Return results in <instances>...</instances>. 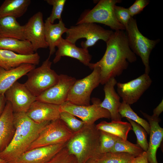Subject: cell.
<instances>
[{"label": "cell", "mask_w": 163, "mask_h": 163, "mask_svg": "<svg viewBox=\"0 0 163 163\" xmlns=\"http://www.w3.org/2000/svg\"><path fill=\"white\" fill-rule=\"evenodd\" d=\"M15 130L8 146L0 153V158L6 163H14L27 151L40 133L50 121L37 123L25 113H14Z\"/></svg>", "instance_id": "obj_2"}, {"label": "cell", "mask_w": 163, "mask_h": 163, "mask_svg": "<svg viewBox=\"0 0 163 163\" xmlns=\"http://www.w3.org/2000/svg\"><path fill=\"white\" fill-rule=\"evenodd\" d=\"M113 32L112 30L106 29L96 23H84L68 28L65 39L75 44L78 40L85 38L86 40L82 41L81 45L82 47L88 49L100 40L106 43Z\"/></svg>", "instance_id": "obj_5"}, {"label": "cell", "mask_w": 163, "mask_h": 163, "mask_svg": "<svg viewBox=\"0 0 163 163\" xmlns=\"http://www.w3.org/2000/svg\"><path fill=\"white\" fill-rule=\"evenodd\" d=\"M114 10V14L117 20L125 27L132 17L128 8L116 5Z\"/></svg>", "instance_id": "obj_36"}, {"label": "cell", "mask_w": 163, "mask_h": 163, "mask_svg": "<svg viewBox=\"0 0 163 163\" xmlns=\"http://www.w3.org/2000/svg\"><path fill=\"white\" fill-rule=\"evenodd\" d=\"M30 0H5L0 6V18L12 16L17 18L27 11L30 4Z\"/></svg>", "instance_id": "obj_26"}, {"label": "cell", "mask_w": 163, "mask_h": 163, "mask_svg": "<svg viewBox=\"0 0 163 163\" xmlns=\"http://www.w3.org/2000/svg\"><path fill=\"white\" fill-rule=\"evenodd\" d=\"M85 163H96L94 160V159L92 158L89 159Z\"/></svg>", "instance_id": "obj_41"}, {"label": "cell", "mask_w": 163, "mask_h": 163, "mask_svg": "<svg viewBox=\"0 0 163 163\" xmlns=\"http://www.w3.org/2000/svg\"><path fill=\"white\" fill-rule=\"evenodd\" d=\"M100 131L95 124H85L80 129L74 133L66 147L78 163H85L100 154Z\"/></svg>", "instance_id": "obj_3"}, {"label": "cell", "mask_w": 163, "mask_h": 163, "mask_svg": "<svg viewBox=\"0 0 163 163\" xmlns=\"http://www.w3.org/2000/svg\"><path fill=\"white\" fill-rule=\"evenodd\" d=\"M7 101L4 94L0 93V117L4 111Z\"/></svg>", "instance_id": "obj_39"}, {"label": "cell", "mask_w": 163, "mask_h": 163, "mask_svg": "<svg viewBox=\"0 0 163 163\" xmlns=\"http://www.w3.org/2000/svg\"><path fill=\"white\" fill-rule=\"evenodd\" d=\"M132 126V129L137 138V144L143 150L146 152L149 145L147 140V133L145 129L140 125L135 122L126 118Z\"/></svg>", "instance_id": "obj_32"}, {"label": "cell", "mask_w": 163, "mask_h": 163, "mask_svg": "<svg viewBox=\"0 0 163 163\" xmlns=\"http://www.w3.org/2000/svg\"><path fill=\"white\" fill-rule=\"evenodd\" d=\"M131 161H130V162L129 163H131Z\"/></svg>", "instance_id": "obj_43"}, {"label": "cell", "mask_w": 163, "mask_h": 163, "mask_svg": "<svg viewBox=\"0 0 163 163\" xmlns=\"http://www.w3.org/2000/svg\"><path fill=\"white\" fill-rule=\"evenodd\" d=\"M149 0H136L128 8L131 16L133 17L134 15L139 13L149 3Z\"/></svg>", "instance_id": "obj_37"}, {"label": "cell", "mask_w": 163, "mask_h": 163, "mask_svg": "<svg viewBox=\"0 0 163 163\" xmlns=\"http://www.w3.org/2000/svg\"><path fill=\"white\" fill-rule=\"evenodd\" d=\"M96 126L99 130L108 133L124 140H127L129 132L132 129L130 123L121 120L111 121L110 122L103 121Z\"/></svg>", "instance_id": "obj_27"}, {"label": "cell", "mask_w": 163, "mask_h": 163, "mask_svg": "<svg viewBox=\"0 0 163 163\" xmlns=\"http://www.w3.org/2000/svg\"><path fill=\"white\" fill-rule=\"evenodd\" d=\"M39 54L35 52L29 55H22L9 50L0 49V67L6 70L15 68L24 64L38 65Z\"/></svg>", "instance_id": "obj_21"}, {"label": "cell", "mask_w": 163, "mask_h": 163, "mask_svg": "<svg viewBox=\"0 0 163 163\" xmlns=\"http://www.w3.org/2000/svg\"><path fill=\"white\" fill-rule=\"evenodd\" d=\"M92 104L87 106H80L72 104L68 101L59 106L60 112L69 113L81 119L86 125H92L98 119H110L109 112L100 106L101 100L97 98L91 99Z\"/></svg>", "instance_id": "obj_10"}, {"label": "cell", "mask_w": 163, "mask_h": 163, "mask_svg": "<svg viewBox=\"0 0 163 163\" xmlns=\"http://www.w3.org/2000/svg\"><path fill=\"white\" fill-rule=\"evenodd\" d=\"M56 47L58 50L56 52L53 60L54 63L58 62L61 58L64 56L73 58L79 60L83 64L88 66L92 59V56L88 49L76 46L75 44L71 43L62 38Z\"/></svg>", "instance_id": "obj_17"}, {"label": "cell", "mask_w": 163, "mask_h": 163, "mask_svg": "<svg viewBox=\"0 0 163 163\" xmlns=\"http://www.w3.org/2000/svg\"><path fill=\"white\" fill-rule=\"evenodd\" d=\"M163 111V102L162 100L158 105L154 109L152 115L159 117V116Z\"/></svg>", "instance_id": "obj_40"}, {"label": "cell", "mask_w": 163, "mask_h": 163, "mask_svg": "<svg viewBox=\"0 0 163 163\" xmlns=\"http://www.w3.org/2000/svg\"><path fill=\"white\" fill-rule=\"evenodd\" d=\"M74 133L60 118L53 120L42 130L27 151L39 147L67 143Z\"/></svg>", "instance_id": "obj_8"}, {"label": "cell", "mask_w": 163, "mask_h": 163, "mask_svg": "<svg viewBox=\"0 0 163 163\" xmlns=\"http://www.w3.org/2000/svg\"><path fill=\"white\" fill-rule=\"evenodd\" d=\"M6 99L11 104L14 113H26L36 100L24 84L15 82L5 93Z\"/></svg>", "instance_id": "obj_14"}, {"label": "cell", "mask_w": 163, "mask_h": 163, "mask_svg": "<svg viewBox=\"0 0 163 163\" xmlns=\"http://www.w3.org/2000/svg\"><path fill=\"white\" fill-rule=\"evenodd\" d=\"M106 43V50L102 58L95 63H91L88 66L91 70L97 67L100 68V84L103 85L110 78L120 75L129 63L137 60L124 30L113 32Z\"/></svg>", "instance_id": "obj_1"}, {"label": "cell", "mask_w": 163, "mask_h": 163, "mask_svg": "<svg viewBox=\"0 0 163 163\" xmlns=\"http://www.w3.org/2000/svg\"><path fill=\"white\" fill-rule=\"evenodd\" d=\"M152 82L149 75L144 73L126 83H117V94L123 101L132 104L138 101Z\"/></svg>", "instance_id": "obj_11"}, {"label": "cell", "mask_w": 163, "mask_h": 163, "mask_svg": "<svg viewBox=\"0 0 163 163\" xmlns=\"http://www.w3.org/2000/svg\"><path fill=\"white\" fill-rule=\"evenodd\" d=\"M45 1L53 6L51 14L49 17L50 22L54 24L56 20L62 19L61 15L66 0H46Z\"/></svg>", "instance_id": "obj_35"}, {"label": "cell", "mask_w": 163, "mask_h": 163, "mask_svg": "<svg viewBox=\"0 0 163 163\" xmlns=\"http://www.w3.org/2000/svg\"><path fill=\"white\" fill-rule=\"evenodd\" d=\"M135 157L126 153L107 152L100 154L93 158L96 163H129Z\"/></svg>", "instance_id": "obj_28"}, {"label": "cell", "mask_w": 163, "mask_h": 163, "mask_svg": "<svg viewBox=\"0 0 163 163\" xmlns=\"http://www.w3.org/2000/svg\"><path fill=\"white\" fill-rule=\"evenodd\" d=\"M59 106L36 100L26 113L33 121L40 123L59 118Z\"/></svg>", "instance_id": "obj_16"}, {"label": "cell", "mask_w": 163, "mask_h": 163, "mask_svg": "<svg viewBox=\"0 0 163 163\" xmlns=\"http://www.w3.org/2000/svg\"><path fill=\"white\" fill-rule=\"evenodd\" d=\"M15 130L14 113L11 103L7 101L4 111L0 117V153L9 145Z\"/></svg>", "instance_id": "obj_19"}, {"label": "cell", "mask_w": 163, "mask_h": 163, "mask_svg": "<svg viewBox=\"0 0 163 163\" xmlns=\"http://www.w3.org/2000/svg\"><path fill=\"white\" fill-rule=\"evenodd\" d=\"M0 49L12 51L22 55H29L35 52L31 43L27 40L0 37Z\"/></svg>", "instance_id": "obj_25"}, {"label": "cell", "mask_w": 163, "mask_h": 163, "mask_svg": "<svg viewBox=\"0 0 163 163\" xmlns=\"http://www.w3.org/2000/svg\"><path fill=\"white\" fill-rule=\"evenodd\" d=\"M117 83L115 78H112L105 84L103 89L105 97L100 104L102 107L109 112L112 121H121L122 119L118 112L121 103L120 97L114 88Z\"/></svg>", "instance_id": "obj_20"}, {"label": "cell", "mask_w": 163, "mask_h": 163, "mask_svg": "<svg viewBox=\"0 0 163 163\" xmlns=\"http://www.w3.org/2000/svg\"><path fill=\"white\" fill-rule=\"evenodd\" d=\"M125 30L130 48L140 57L145 66L144 73L149 75L150 55L160 40H151L144 36L138 29L136 19L132 17L125 27Z\"/></svg>", "instance_id": "obj_6"}, {"label": "cell", "mask_w": 163, "mask_h": 163, "mask_svg": "<svg viewBox=\"0 0 163 163\" xmlns=\"http://www.w3.org/2000/svg\"><path fill=\"white\" fill-rule=\"evenodd\" d=\"M24 27L25 39L31 43L35 52L39 49L48 47L45 40V24L41 12L38 11L31 16Z\"/></svg>", "instance_id": "obj_13"}, {"label": "cell", "mask_w": 163, "mask_h": 163, "mask_svg": "<svg viewBox=\"0 0 163 163\" xmlns=\"http://www.w3.org/2000/svg\"><path fill=\"white\" fill-rule=\"evenodd\" d=\"M45 35L46 41L49 48V57L56 52V47L62 38V35L66 32V28L62 19L56 24L51 23L48 17L45 21Z\"/></svg>", "instance_id": "obj_23"}, {"label": "cell", "mask_w": 163, "mask_h": 163, "mask_svg": "<svg viewBox=\"0 0 163 163\" xmlns=\"http://www.w3.org/2000/svg\"><path fill=\"white\" fill-rule=\"evenodd\" d=\"M59 118L73 132L80 129L85 124L82 121L78 119L74 115L67 112H60Z\"/></svg>", "instance_id": "obj_33"}, {"label": "cell", "mask_w": 163, "mask_h": 163, "mask_svg": "<svg viewBox=\"0 0 163 163\" xmlns=\"http://www.w3.org/2000/svg\"><path fill=\"white\" fill-rule=\"evenodd\" d=\"M150 125V139L148 147L146 152L147 158L149 163H158L156 152L163 138V129L159 125L160 119L153 115L150 116L140 111Z\"/></svg>", "instance_id": "obj_18"}, {"label": "cell", "mask_w": 163, "mask_h": 163, "mask_svg": "<svg viewBox=\"0 0 163 163\" xmlns=\"http://www.w3.org/2000/svg\"><path fill=\"white\" fill-rule=\"evenodd\" d=\"M35 66L24 64L9 70L0 67V93L4 94L18 79L35 68Z\"/></svg>", "instance_id": "obj_22"}, {"label": "cell", "mask_w": 163, "mask_h": 163, "mask_svg": "<svg viewBox=\"0 0 163 163\" xmlns=\"http://www.w3.org/2000/svg\"><path fill=\"white\" fill-rule=\"evenodd\" d=\"M120 0H100L92 9L82 13L76 24L84 23H100L117 31L125 30L124 26L117 20L114 13V7Z\"/></svg>", "instance_id": "obj_4"}, {"label": "cell", "mask_w": 163, "mask_h": 163, "mask_svg": "<svg viewBox=\"0 0 163 163\" xmlns=\"http://www.w3.org/2000/svg\"><path fill=\"white\" fill-rule=\"evenodd\" d=\"M100 131V153L110 152L117 141L120 138L108 133Z\"/></svg>", "instance_id": "obj_31"}, {"label": "cell", "mask_w": 163, "mask_h": 163, "mask_svg": "<svg viewBox=\"0 0 163 163\" xmlns=\"http://www.w3.org/2000/svg\"><path fill=\"white\" fill-rule=\"evenodd\" d=\"M46 163H78V162L75 157L69 152L66 145L53 158Z\"/></svg>", "instance_id": "obj_34"}, {"label": "cell", "mask_w": 163, "mask_h": 163, "mask_svg": "<svg viewBox=\"0 0 163 163\" xmlns=\"http://www.w3.org/2000/svg\"><path fill=\"white\" fill-rule=\"evenodd\" d=\"M0 163H6L5 161L0 158Z\"/></svg>", "instance_id": "obj_42"}, {"label": "cell", "mask_w": 163, "mask_h": 163, "mask_svg": "<svg viewBox=\"0 0 163 163\" xmlns=\"http://www.w3.org/2000/svg\"><path fill=\"white\" fill-rule=\"evenodd\" d=\"M0 37L24 40V25H21L17 18L13 17L8 16L0 18Z\"/></svg>", "instance_id": "obj_24"}, {"label": "cell", "mask_w": 163, "mask_h": 163, "mask_svg": "<svg viewBox=\"0 0 163 163\" xmlns=\"http://www.w3.org/2000/svg\"><path fill=\"white\" fill-rule=\"evenodd\" d=\"M67 143L39 147L28 150L14 163H46L66 146Z\"/></svg>", "instance_id": "obj_15"}, {"label": "cell", "mask_w": 163, "mask_h": 163, "mask_svg": "<svg viewBox=\"0 0 163 163\" xmlns=\"http://www.w3.org/2000/svg\"><path fill=\"white\" fill-rule=\"evenodd\" d=\"M143 151L137 144H134L127 140L120 138L109 152L126 153L136 157L141 154Z\"/></svg>", "instance_id": "obj_30"}, {"label": "cell", "mask_w": 163, "mask_h": 163, "mask_svg": "<svg viewBox=\"0 0 163 163\" xmlns=\"http://www.w3.org/2000/svg\"><path fill=\"white\" fill-rule=\"evenodd\" d=\"M89 75L76 80L70 88L67 101L80 106L90 105V96L93 91L100 84V69L95 67Z\"/></svg>", "instance_id": "obj_9"}, {"label": "cell", "mask_w": 163, "mask_h": 163, "mask_svg": "<svg viewBox=\"0 0 163 163\" xmlns=\"http://www.w3.org/2000/svg\"><path fill=\"white\" fill-rule=\"evenodd\" d=\"M76 79L66 75H59L57 82L36 97V100L60 105L67 101L69 90Z\"/></svg>", "instance_id": "obj_12"}, {"label": "cell", "mask_w": 163, "mask_h": 163, "mask_svg": "<svg viewBox=\"0 0 163 163\" xmlns=\"http://www.w3.org/2000/svg\"><path fill=\"white\" fill-rule=\"evenodd\" d=\"M49 56L39 67L33 69L26 75L27 79L24 83L36 97L56 84L59 75L51 69L52 62Z\"/></svg>", "instance_id": "obj_7"}, {"label": "cell", "mask_w": 163, "mask_h": 163, "mask_svg": "<svg viewBox=\"0 0 163 163\" xmlns=\"http://www.w3.org/2000/svg\"><path fill=\"white\" fill-rule=\"evenodd\" d=\"M118 112L121 118L126 117L141 126L147 133L150 134V126L147 121L139 117L131 107L130 105L123 102L121 103Z\"/></svg>", "instance_id": "obj_29"}, {"label": "cell", "mask_w": 163, "mask_h": 163, "mask_svg": "<svg viewBox=\"0 0 163 163\" xmlns=\"http://www.w3.org/2000/svg\"><path fill=\"white\" fill-rule=\"evenodd\" d=\"M131 163H149L146 152L143 151L140 155L134 158Z\"/></svg>", "instance_id": "obj_38"}]
</instances>
